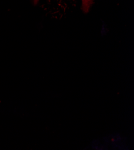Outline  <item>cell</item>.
I'll return each mask as SVG.
<instances>
[{
    "instance_id": "cell-1",
    "label": "cell",
    "mask_w": 134,
    "mask_h": 150,
    "mask_svg": "<svg viewBox=\"0 0 134 150\" xmlns=\"http://www.w3.org/2000/svg\"><path fill=\"white\" fill-rule=\"evenodd\" d=\"M93 0H82V10L85 13H87L92 5Z\"/></svg>"
},
{
    "instance_id": "cell-2",
    "label": "cell",
    "mask_w": 134,
    "mask_h": 150,
    "mask_svg": "<svg viewBox=\"0 0 134 150\" xmlns=\"http://www.w3.org/2000/svg\"><path fill=\"white\" fill-rule=\"evenodd\" d=\"M39 0H34V4L35 5H36L37 4V3L39 2Z\"/></svg>"
}]
</instances>
